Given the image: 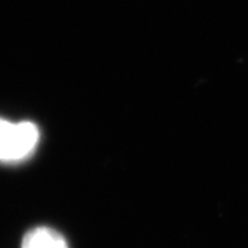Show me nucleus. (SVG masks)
I'll return each instance as SVG.
<instances>
[{"mask_svg":"<svg viewBox=\"0 0 248 248\" xmlns=\"http://www.w3.org/2000/svg\"><path fill=\"white\" fill-rule=\"evenodd\" d=\"M39 130L29 122H9L0 119V160L19 161L35 151Z\"/></svg>","mask_w":248,"mask_h":248,"instance_id":"obj_1","label":"nucleus"},{"mask_svg":"<svg viewBox=\"0 0 248 248\" xmlns=\"http://www.w3.org/2000/svg\"><path fill=\"white\" fill-rule=\"evenodd\" d=\"M21 248H69L66 240L57 231L39 226L29 231L22 239Z\"/></svg>","mask_w":248,"mask_h":248,"instance_id":"obj_2","label":"nucleus"}]
</instances>
